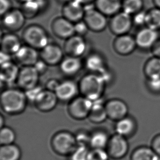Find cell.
I'll return each mask as SVG.
<instances>
[{"instance_id":"cell-1","label":"cell","mask_w":160,"mask_h":160,"mask_svg":"<svg viewBox=\"0 0 160 160\" xmlns=\"http://www.w3.org/2000/svg\"><path fill=\"white\" fill-rule=\"evenodd\" d=\"M27 98L25 92L16 89L4 90L1 96V104L5 112L17 114L25 108Z\"/></svg>"},{"instance_id":"cell-2","label":"cell","mask_w":160,"mask_h":160,"mask_svg":"<svg viewBox=\"0 0 160 160\" xmlns=\"http://www.w3.org/2000/svg\"><path fill=\"white\" fill-rule=\"evenodd\" d=\"M105 83L100 75L91 74L82 78L80 81L79 89L84 97L93 101L101 97Z\"/></svg>"},{"instance_id":"cell-3","label":"cell","mask_w":160,"mask_h":160,"mask_svg":"<svg viewBox=\"0 0 160 160\" xmlns=\"http://www.w3.org/2000/svg\"><path fill=\"white\" fill-rule=\"evenodd\" d=\"M54 152L60 156H70L78 147L76 136L66 131L57 133L51 142Z\"/></svg>"},{"instance_id":"cell-4","label":"cell","mask_w":160,"mask_h":160,"mask_svg":"<svg viewBox=\"0 0 160 160\" xmlns=\"http://www.w3.org/2000/svg\"><path fill=\"white\" fill-rule=\"evenodd\" d=\"M24 39L28 46L35 49H43L49 44V38L46 31L41 26L32 25L26 28Z\"/></svg>"},{"instance_id":"cell-5","label":"cell","mask_w":160,"mask_h":160,"mask_svg":"<svg viewBox=\"0 0 160 160\" xmlns=\"http://www.w3.org/2000/svg\"><path fill=\"white\" fill-rule=\"evenodd\" d=\"M106 149L110 158L120 160L128 154L129 144L126 137L117 133L110 137Z\"/></svg>"},{"instance_id":"cell-6","label":"cell","mask_w":160,"mask_h":160,"mask_svg":"<svg viewBox=\"0 0 160 160\" xmlns=\"http://www.w3.org/2000/svg\"><path fill=\"white\" fill-rule=\"evenodd\" d=\"M85 15L84 19L89 28L95 31H101L106 28L107 25L106 15L89 6L85 7Z\"/></svg>"},{"instance_id":"cell-7","label":"cell","mask_w":160,"mask_h":160,"mask_svg":"<svg viewBox=\"0 0 160 160\" xmlns=\"http://www.w3.org/2000/svg\"><path fill=\"white\" fill-rule=\"evenodd\" d=\"M92 105L93 102L88 98H76L69 104V113L76 119H84L89 117Z\"/></svg>"},{"instance_id":"cell-8","label":"cell","mask_w":160,"mask_h":160,"mask_svg":"<svg viewBox=\"0 0 160 160\" xmlns=\"http://www.w3.org/2000/svg\"><path fill=\"white\" fill-rule=\"evenodd\" d=\"M39 74L33 66H24L20 69L18 77L20 87L25 90L37 86L39 80Z\"/></svg>"},{"instance_id":"cell-9","label":"cell","mask_w":160,"mask_h":160,"mask_svg":"<svg viewBox=\"0 0 160 160\" xmlns=\"http://www.w3.org/2000/svg\"><path fill=\"white\" fill-rule=\"evenodd\" d=\"M3 24L9 30L15 31L19 30L24 26L26 17L22 10L13 9L3 15Z\"/></svg>"},{"instance_id":"cell-10","label":"cell","mask_w":160,"mask_h":160,"mask_svg":"<svg viewBox=\"0 0 160 160\" xmlns=\"http://www.w3.org/2000/svg\"><path fill=\"white\" fill-rule=\"evenodd\" d=\"M63 14L65 18L73 22H77L84 17V6L77 0H71L66 3L63 8Z\"/></svg>"},{"instance_id":"cell-11","label":"cell","mask_w":160,"mask_h":160,"mask_svg":"<svg viewBox=\"0 0 160 160\" xmlns=\"http://www.w3.org/2000/svg\"><path fill=\"white\" fill-rule=\"evenodd\" d=\"M52 29L58 36L63 38H69L75 33L74 24L65 17L55 20L52 24Z\"/></svg>"},{"instance_id":"cell-12","label":"cell","mask_w":160,"mask_h":160,"mask_svg":"<svg viewBox=\"0 0 160 160\" xmlns=\"http://www.w3.org/2000/svg\"><path fill=\"white\" fill-rule=\"evenodd\" d=\"M130 15L123 12L115 15L110 22V27L113 32L118 35H123L129 30L131 25Z\"/></svg>"},{"instance_id":"cell-13","label":"cell","mask_w":160,"mask_h":160,"mask_svg":"<svg viewBox=\"0 0 160 160\" xmlns=\"http://www.w3.org/2000/svg\"><path fill=\"white\" fill-rule=\"evenodd\" d=\"M14 55L18 61L24 66H33L38 60L37 50L28 45L22 46Z\"/></svg>"},{"instance_id":"cell-14","label":"cell","mask_w":160,"mask_h":160,"mask_svg":"<svg viewBox=\"0 0 160 160\" xmlns=\"http://www.w3.org/2000/svg\"><path fill=\"white\" fill-rule=\"evenodd\" d=\"M58 98L54 91L43 90L39 94L35 104L39 110L47 112L52 110L56 106Z\"/></svg>"},{"instance_id":"cell-15","label":"cell","mask_w":160,"mask_h":160,"mask_svg":"<svg viewBox=\"0 0 160 160\" xmlns=\"http://www.w3.org/2000/svg\"><path fill=\"white\" fill-rule=\"evenodd\" d=\"M87 44L81 36H73L67 39L65 44V50L71 56L79 57L84 53Z\"/></svg>"},{"instance_id":"cell-16","label":"cell","mask_w":160,"mask_h":160,"mask_svg":"<svg viewBox=\"0 0 160 160\" xmlns=\"http://www.w3.org/2000/svg\"><path fill=\"white\" fill-rule=\"evenodd\" d=\"M105 107L108 117L114 120H119L122 119L128 113V106L121 100H112Z\"/></svg>"},{"instance_id":"cell-17","label":"cell","mask_w":160,"mask_h":160,"mask_svg":"<svg viewBox=\"0 0 160 160\" xmlns=\"http://www.w3.org/2000/svg\"><path fill=\"white\" fill-rule=\"evenodd\" d=\"M77 85L71 80H66L60 83L55 91L58 99L62 101H69L73 99L78 92Z\"/></svg>"},{"instance_id":"cell-18","label":"cell","mask_w":160,"mask_h":160,"mask_svg":"<svg viewBox=\"0 0 160 160\" xmlns=\"http://www.w3.org/2000/svg\"><path fill=\"white\" fill-rule=\"evenodd\" d=\"M158 33L156 30L152 28H145L139 32L137 35L136 44L141 48H148L156 43Z\"/></svg>"},{"instance_id":"cell-19","label":"cell","mask_w":160,"mask_h":160,"mask_svg":"<svg viewBox=\"0 0 160 160\" xmlns=\"http://www.w3.org/2000/svg\"><path fill=\"white\" fill-rule=\"evenodd\" d=\"M41 56L43 60L49 65H55L61 61L63 52L58 46L48 44L42 49Z\"/></svg>"},{"instance_id":"cell-20","label":"cell","mask_w":160,"mask_h":160,"mask_svg":"<svg viewBox=\"0 0 160 160\" xmlns=\"http://www.w3.org/2000/svg\"><path fill=\"white\" fill-rule=\"evenodd\" d=\"M1 51L8 54H15L22 47L21 42L17 36L8 33L1 39Z\"/></svg>"},{"instance_id":"cell-21","label":"cell","mask_w":160,"mask_h":160,"mask_svg":"<svg viewBox=\"0 0 160 160\" xmlns=\"http://www.w3.org/2000/svg\"><path fill=\"white\" fill-rule=\"evenodd\" d=\"M17 66L12 62L1 65V80L6 84L13 83L17 80L19 73Z\"/></svg>"},{"instance_id":"cell-22","label":"cell","mask_w":160,"mask_h":160,"mask_svg":"<svg viewBox=\"0 0 160 160\" xmlns=\"http://www.w3.org/2000/svg\"><path fill=\"white\" fill-rule=\"evenodd\" d=\"M130 160H160V157L151 147H140L134 149Z\"/></svg>"},{"instance_id":"cell-23","label":"cell","mask_w":160,"mask_h":160,"mask_svg":"<svg viewBox=\"0 0 160 160\" xmlns=\"http://www.w3.org/2000/svg\"><path fill=\"white\" fill-rule=\"evenodd\" d=\"M96 9L104 15L114 14L120 8V0H96Z\"/></svg>"},{"instance_id":"cell-24","label":"cell","mask_w":160,"mask_h":160,"mask_svg":"<svg viewBox=\"0 0 160 160\" xmlns=\"http://www.w3.org/2000/svg\"><path fill=\"white\" fill-rule=\"evenodd\" d=\"M136 44V40L130 36L122 35L117 38L115 47L117 51L121 54H128L134 49Z\"/></svg>"},{"instance_id":"cell-25","label":"cell","mask_w":160,"mask_h":160,"mask_svg":"<svg viewBox=\"0 0 160 160\" xmlns=\"http://www.w3.org/2000/svg\"><path fill=\"white\" fill-rule=\"evenodd\" d=\"M22 156L20 148L14 144L1 145L0 148V160H20Z\"/></svg>"},{"instance_id":"cell-26","label":"cell","mask_w":160,"mask_h":160,"mask_svg":"<svg viewBox=\"0 0 160 160\" xmlns=\"http://www.w3.org/2000/svg\"><path fill=\"white\" fill-rule=\"evenodd\" d=\"M92 102L93 105L89 114V118L95 122H101L104 121L108 117V115L106 107L103 106L101 98Z\"/></svg>"},{"instance_id":"cell-27","label":"cell","mask_w":160,"mask_h":160,"mask_svg":"<svg viewBox=\"0 0 160 160\" xmlns=\"http://www.w3.org/2000/svg\"><path fill=\"white\" fill-rule=\"evenodd\" d=\"M82 67V63L78 57L70 56L61 62V71L67 75H73L79 72Z\"/></svg>"},{"instance_id":"cell-28","label":"cell","mask_w":160,"mask_h":160,"mask_svg":"<svg viewBox=\"0 0 160 160\" xmlns=\"http://www.w3.org/2000/svg\"><path fill=\"white\" fill-rule=\"evenodd\" d=\"M110 138L106 133L98 131L94 132L90 136V145L92 149H106Z\"/></svg>"},{"instance_id":"cell-29","label":"cell","mask_w":160,"mask_h":160,"mask_svg":"<svg viewBox=\"0 0 160 160\" xmlns=\"http://www.w3.org/2000/svg\"><path fill=\"white\" fill-rule=\"evenodd\" d=\"M135 128L134 122L128 118H123L118 120L115 127L117 134L126 137L132 134Z\"/></svg>"},{"instance_id":"cell-30","label":"cell","mask_w":160,"mask_h":160,"mask_svg":"<svg viewBox=\"0 0 160 160\" xmlns=\"http://www.w3.org/2000/svg\"><path fill=\"white\" fill-rule=\"evenodd\" d=\"M86 66L89 70L98 73V74L106 70L103 59L96 54L91 55L87 58Z\"/></svg>"},{"instance_id":"cell-31","label":"cell","mask_w":160,"mask_h":160,"mask_svg":"<svg viewBox=\"0 0 160 160\" xmlns=\"http://www.w3.org/2000/svg\"><path fill=\"white\" fill-rule=\"evenodd\" d=\"M16 138L15 132L11 128L3 127L0 131L1 145H9L13 144Z\"/></svg>"},{"instance_id":"cell-32","label":"cell","mask_w":160,"mask_h":160,"mask_svg":"<svg viewBox=\"0 0 160 160\" xmlns=\"http://www.w3.org/2000/svg\"><path fill=\"white\" fill-rule=\"evenodd\" d=\"M145 71L149 78L160 77V58L157 57L150 60L147 65Z\"/></svg>"},{"instance_id":"cell-33","label":"cell","mask_w":160,"mask_h":160,"mask_svg":"<svg viewBox=\"0 0 160 160\" xmlns=\"http://www.w3.org/2000/svg\"><path fill=\"white\" fill-rule=\"evenodd\" d=\"M146 24L150 28L156 30L160 28V10L155 9L148 14Z\"/></svg>"},{"instance_id":"cell-34","label":"cell","mask_w":160,"mask_h":160,"mask_svg":"<svg viewBox=\"0 0 160 160\" xmlns=\"http://www.w3.org/2000/svg\"><path fill=\"white\" fill-rule=\"evenodd\" d=\"M89 151L87 146L78 145L76 149L69 156V160H88Z\"/></svg>"},{"instance_id":"cell-35","label":"cell","mask_w":160,"mask_h":160,"mask_svg":"<svg viewBox=\"0 0 160 160\" xmlns=\"http://www.w3.org/2000/svg\"><path fill=\"white\" fill-rule=\"evenodd\" d=\"M110 158L106 149H92L89 151L88 160H109Z\"/></svg>"},{"instance_id":"cell-36","label":"cell","mask_w":160,"mask_h":160,"mask_svg":"<svg viewBox=\"0 0 160 160\" xmlns=\"http://www.w3.org/2000/svg\"><path fill=\"white\" fill-rule=\"evenodd\" d=\"M142 4L141 0H126L123 3V12L131 14L141 8Z\"/></svg>"},{"instance_id":"cell-37","label":"cell","mask_w":160,"mask_h":160,"mask_svg":"<svg viewBox=\"0 0 160 160\" xmlns=\"http://www.w3.org/2000/svg\"><path fill=\"white\" fill-rule=\"evenodd\" d=\"M43 90V89L41 87L37 85L31 89L27 90L25 93L28 100H30L32 102H35L39 94L41 93Z\"/></svg>"},{"instance_id":"cell-38","label":"cell","mask_w":160,"mask_h":160,"mask_svg":"<svg viewBox=\"0 0 160 160\" xmlns=\"http://www.w3.org/2000/svg\"><path fill=\"white\" fill-rule=\"evenodd\" d=\"M89 27L85 21H79L74 24L75 33L79 36H82L87 33Z\"/></svg>"},{"instance_id":"cell-39","label":"cell","mask_w":160,"mask_h":160,"mask_svg":"<svg viewBox=\"0 0 160 160\" xmlns=\"http://www.w3.org/2000/svg\"><path fill=\"white\" fill-rule=\"evenodd\" d=\"M90 136L85 133H80L76 136V140L78 145L80 146H87L90 145Z\"/></svg>"},{"instance_id":"cell-40","label":"cell","mask_w":160,"mask_h":160,"mask_svg":"<svg viewBox=\"0 0 160 160\" xmlns=\"http://www.w3.org/2000/svg\"><path fill=\"white\" fill-rule=\"evenodd\" d=\"M11 2L10 0H0V13L3 16L11 10Z\"/></svg>"},{"instance_id":"cell-41","label":"cell","mask_w":160,"mask_h":160,"mask_svg":"<svg viewBox=\"0 0 160 160\" xmlns=\"http://www.w3.org/2000/svg\"><path fill=\"white\" fill-rule=\"evenodd\" d=\"M149 85L151 89L154 91L160 90V77H153L150 78Z\"/></svg>"},{"instance_id":"cell-42","label":"cell","mask_w":160,"mask_h":160,"mask_svg":"<svg viewBox=\"0 0 160 160\" xmlns=\"http://www.w3.org/2000/svg\"><path fill=\"white\" fill-rule=\"evenodd\" d=\"M47 63L43 60H38L33 66L39 74L43 73L47 69Z\"/></svg>"},{"instance_id":"cell-43","label":"cell","mask_w":160,"mask_h":160,"mask_svg":"<svg viewBox=\"0 0 160 160\" xmlns=\"http://www.w3.org/2000/svg\"><path fill=\"white\" fill-rule=\"evenodd\" d=\"M151 148L160 157V134L154 138L152 142Z\"/></svg>"},{"instance_id":"cell-44","label":"cell","mask_w":160,"mask_h":160,"mask_svg":"<svg viewBox=\"0 0 160 160\" xmlns=\"http://www.w3.org/2000/svg\"><path fill=\"white\" fill-rule=\"evenodd\" d=\"M147 14H146L144 13H139L136 16H135L134 17V22L137 24H144V23H146V21H147Z\"/></svg>"},{"instance_id":"cell-45","label":"cell","mask_w":160,"mask_h":160,"mask_svg":"<svg viewBox=\"0 0 160 160\" xmlns=\"http://www.w3.org/2000/svg\"><path fill=\"white\" fill-rule=\"evenodd\" d=\"M59 84H60V82H58L57 80H49V81L48 82V83H47V90H50V91L55 92Z\"/></svg>"},{"instance_id":"cell-46","label":"cell","mask_w":160,"mask_h":160,"mask_svg":"<svg viewBox=\"0 0 160 160\" xmlns=\"http://www.w3.org/2000/svg\"><path fill=\"white\" fill-rule=\"evenodd\" d=\"M9 62H11L10 54L1 51V55H0V62H1V65L4 64V63H6Z\"/></svg>"},{"instance_id":"cell-47","label":"cell","mask_w":160,"mask_h":160,"mask_svg":"<svg viewBox=\"0 0 160 160\" xmlns=\"http://www.w3.org/2000/svg\"><path fill=\"white\" fill-rule=\"evenodd\" d=\"M154 52L156 56L160 58V41L158 42V43H156L154 47Z\"/></svg>"},{"instance_id":"cell-48","label":"cell","mask_w":160,"mask_h":160,"mask_svg":"<svg viewBox=\"0 0 160 160\" xmlns=\"http://www.w3.org/2000/svg\"><path fill=\"white\" fill-rule=\"evenodd\" d=\"M77 1H78L84 5V4H89L90 2L93 1V0H77Z\"/></svg>"},{"instance_id":"cell-49","label":"cell","mask_w":160,"mask_h":160,"mask_svg":"<svg viewBox=\"0 0 160 160\" xmlns=\"http://www.w3.org/2000/svg\"><path fill=\"white\" fill-rule=\"evenodd\" d=\"M0 120H1V128H3V121H4V119H3V118L2 115L1 116Z\"/></svg>"},{"instance_id":"cell-50","label":"cell","mask_w":160,"mask_h":160,"mask_svg":"<svg viewBox=\"0 0 160 160\" xmlns=\"http://www.w3.org/2000/svg\"><path fill=\"white\" fill-rule=\"evenodd\" d=\"M18 1H19V2H21L23 3L24 2H26V1H28V0H17Z\"/></svg>"},{"instance_id":"cell-51","label":"cell","mask_w":160,"mask_h":160,"mask_svg":"<svg viewBox=\"0 0 160 160\" xmlns=\"http://www.w3.org/2000/svg\"><path fill=\"white\" fill-rule=\"evenodd\" d=\"M61 1H62V2H65L66 3H67V2H69V1H71V0H60Z\"/></svg>"},{"instance_id":"cell-52","label":"cell","mask_w":160,"mask_h":160,"mask_svg":"<svg viewBox=\"0 0 160 160\" xmlns=\"http://www.w3.org/2000/svg\"><path fill=\"white\" fill-rule=\"evenodd\" d=\"M156 3H158V6H160V0H156Z\"/></svg>"}]
</instances>
